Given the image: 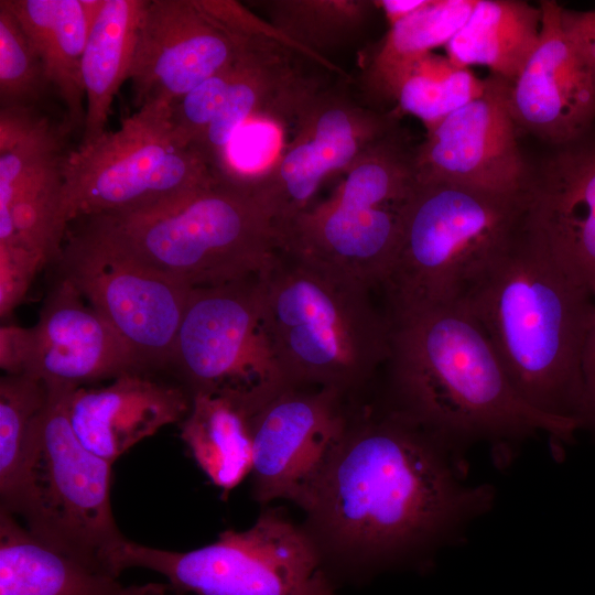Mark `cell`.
I'll use <instances>...</instances> for the list:
<instances>
[{"label": "cell", "mask_w": 595, "mask_h": 595, "mask_svg": "<svg viewBox=\"0 0 595 595\" xmlns=\"http://www.w3.org/2000/svg\"><path fill=\"white\" fill-rule=\"evenodd\" d=\"M453 450L388 411L347 430L309 508L337 542L391 555L455 536L487 510L491 487L463 482Z\"/></svg>", "instance_id": "6da1fadb"}, {"label": "cell", "mask_w": 595, "mask_h": 595, "mask_svg": "<svg viewBox=\"0 0 595 595\" xmlns=\"http://www.w3.org/2000/svg\"><path fill=\"white\" fill-rule=\"evenodd\" d=\"M459 304L486 334L522 400L582 429V359L595 293L527 216Z\"/></svg>", "instance_id": "7a4b0ae2"}, {"label": "cell", "mask_w": 595, "mask_h": 595, "mask_svg": "<svg viewBox=\"0 0 595 595\" xmlns=\"http://www.w3.org/2000/svg\"><path fill=\"white\" fill-rule=\"evenodd\" d=\"M387 370L391 412L457 451L538 432L554 446L575 425L530 407L511 386L486 334L461 304L389 312Z\"/></svg>", "instance_id": "3957f363"}, {"label": "cell", "mask_w": 595, "mask_h": 595, "mask_svg": "<svg viewBox=\"0 0 595 595\" xmlns=\"http://www.w3.org/2000/svg\"><path fill=\"white\" fill-rule=\"evenodd\" d=\"M257 278L266 328L289 387L342 393L383 366L390 320L374 304L372 289L282 248Z\"/></svg>", "instance_id": "277c9868"}, {"label": "cell", "mask_w": 595, "mask_h": 595, "mask_svg": "<svg viewBox=\"0 0 595 595\" xmlns=\"http://www.w3.org/2000/svg\"><path fill=\"white\" fill-rule=\"evenodd\" d=\"M145 264L194 289L256 277L282 248L272 206L246 178L126 213L83 218Z\"/></svg>", "instance_id": "5b68a950"}, {"label": "cell", "mask_w": 595, "mask_h": 595, "mask_svg": "<svg viewBox=\"0 0 595 595\" xmlns=\"http://www.w3.org/2000/svg\"><path fill=\"white\" fill-rule=\"evenodd\" d=\"M527 216L526 192L418 181L380 285L389 312L459 304Z\"/></svg>", "instance_id": "8992f818"}, {"label": "cell", "mask_w": 595, "mask_h": 595, "mask_svg": "<svg viewBox=\"0 0 595 595\" xmlns=\"http://www.w3.org/2000/svg\"><path fill=\"white\" fill-rule=\"evenodd\" d=\"M47 389L25 478L9 512L21 517L24 527L48 547L119 577L113 559L128 539L112 515V463L76 436L68 416L75 388Z\"/></svg>", "instance_id": "52a82bcc"}, {"label": "cell", "mask_w": 595, "mask_h": 595, "mask_svg": "<svg viewBox=\"0 0 595 595\" xmlns=\"http://www.w3.org/2000/svg\"><path fill=\"white\" fill-rule=\"evenodd\" d=\"M414 152L393 130L366 151L325 201L298 214L282 249L324 264L370 289L394 257L405 205L416 184Z\"/></svg>", "instance_id": "ba28073f"}, {"label": "cell", "mask_w": 595, "mask_h": 595, "mask_svg": "<svg viewBox=\"0 0 595 595\" xmlns=\"http://www.w3.org/2000/svg\"><path fill=\"white\" fill-rule=\"evenodd\" d=\"M63 176L69 223L145 208L223 178L197 148L176 140L170 104L160 100L142 105L119 129L68 153Z\"/></svg>", "instance_id": "9c48e42d"}, {"label": "cell", "mask_w": 595, "mask_h": 595, "mask_svg": "<svg viewBox=\"0 0 595 595\" xmlns=\"http://www.w3.org/2000/svg\"><path fill=\"white\" fill-rule=\"evenodd\" d=\"M113 567L118 575L131 567L156 572L186 595H335L311 540L277 511L186 552L128 540Z\"/></svg>", "instance_id": "30bf717a"}, {"label": "cell", "mask_w": 595, "mask_h": 595, "mask_svg": "<svg viewBox=\"0 0 595 595\" xmlns=\"http://www.w3.org/2000/svg\"><path fill=\"white\" fill-rule=\"evenodd\" d=\"M257 275L192 290L169 364L191 397H228L252 413L289 387L266 328Z\"/></svg>", "instance_id": "8fae6325"}, {"label": "cell", "mask_w": 595, "mask_h": 595, "mask_svg": "<svg viewBox=\"0 0 595 595\" xmlns=\"http://www.w3.org/2000/svg\"><path fill=\"white\" fill-rule=\"evenodd\" d=\"M57 267L145 371L169 367L192 288L84 226L65 239Z\"/></svg>", "instance_id": "7c38bea8"}, {"label": "cell", "mask_w": 595, "mask_h": 595, "mask_svg": "<svg viewBox=\"0 0 595 595\" xmlns=\"http://www.w3.org/2000/svg\"><path fill=\"white\" fill-rule=\"evenodd\" d=\"M391 116L356 101L338 86L320 87L295 119L293 139L278 159L252 176L256 190L274 209L283 228L311 206L326 176L345 172L394 130Z\"/></svg>", "instance_id": "4fadbf2b"}, {"label": "cell", "mask_w": 595, "mask_h": 595, "mask_svg": "<svg viewBox=\"0 0 595 595\" xmlns=\"http://www.w3.org/2000/svg\"><path fill=\"white\" fill-rule=\"evenodd\" d=\"M340 392L285 387L250 413L253 497L309 510L347 430Z\"/></svg>", "instance_id": "5bb4252c"}, {"label": "cell", "mask_w": 595, "mask_h": 595, "mask_svg": "<svg viewBox=\"0 0 595 595\" xmlns=\"http://www.w3.org/2000/svg\"><path fill=\"white\" fill-rule=\"evenodd\" d=\"M510 83L495 75L482 96L426 133L414 151L418 181L450 182L519 194L528 186L517 123L509 104Z\"/></svg>", "instance_id": "9a60e30c"}, {"label": "cell", "mask_w": 595, "mask_h": 595, "mask_svg": "<svg viewBox=\"0 0 595 595\" xmlns=\"http://www.w3.org/2000/svg\"><path fill=\"white\" fill-rule=\"evenodd\" d=\"M241 40L206 14L195 0H147L128 74L138 107L172 104L231 65Z\"/></svg>", "instance_id": "2e32d148"}, {"label": "cell", "mask_w": 595, "mask_h": 595, "mask_svg": "<svg viewBox=\"0 0 595 595\" xmlns=\"http://www.w3.org/2000/svg\"><path fill=\"white\" fill-rule=\"evenodd\" d=\"M145 371L113 327L58 275L31 327L25 374L47 387L79 388Z\"/></svg>", "instance_id": "e0dca14e"}, {"label": "cell", "mask_w": 595, "mask_h": 595, "mask_svg": "<svg viewBox=\"0 0 595 595\" xmlns=\"http://www.w3.org/2000/svg\"><path fill=\"white\" fill-rule=\"evenodd\" d=\"M539 7V43L510 85L509 104L518 127L561 145L595 123V83L562 26V6L543 0Z\"/></svg>", "instance_id": "ac0fdd59"}, {"label": "cell", "mask_w": 595, "mask_h": 595, "mask_svg": "<svg viewBox=\"0 0 595 595\" xmlns=\"http://www.w3.org/2000/svg\"><path fill=\"white\" fill-rule=\"evenodd\" d=\"M191 402L181 383L160 380L149 371H132L104 387L73 389L68 416L82 444L113 464L161 428L181 423Z\"/></svg>", "instance_id": "d6986e66"}, {"label": "cell", "mask_w": 595, "mask_h": 595, "mask_svg": "<svg viewBox=\"0 0 595 595\" xmlns=\"http://www.w3.org/2000/svg\"><path fill=\"white\" fill-rule=\"evenodd\" d=\"M556 147L528 183L527 221L595 293V123Z\"/></svg>", "instance_id": "ffe728a7"}, {"label": "cell", "mask_w": 595, "mask_h": 595, "mask_svg": "<svg viewBox=\"0 0 595 595\" xmlns=\"http://www.w3.org/2000/svg\"><path fill=\"white\" fill-rule=\"evenodd\" d=\"M14 14L41 58L65 108L69 132L82 130L86 100L82 58L90 33L84 0H1Z\"/></svg>", "instance_id": "44dd1931"}, {"label": "cell", "mask_w": 595, "mask_h": 595, "mask_svg": "<svg viewBox=\"0 0 595 595\" xmlns=\"http://www.w3.org/2000/svg\"><path fill=\"white\" fill-rule=\"evenodd\" d=\"M119 577L64 554L0 508V595H123Z\"/></svg>", "instance_id": "7402d4cb"}, {"label": "cell", "mask_w": 595, "mask_h": 595, "mask_svg": "<svg viewBox=\"0 0 595 595\" xmlns=\"http://www.w3.org/2000/svg\"><path fill=\"white\" fill-rule=\"evenodd\" d=\"M541 9L518 0H477L469 18L445 45L447 57L468 67L483 65L513 84L534 52Z\"/></svg>", "instance_id": "603a6c76"}, {"label": "cell", "mask_w": 595, "mask_h": 595, "mask_svg": "<svg viewBox=\"0 0 595 595\" xmlns=\"http://www.w3.org/2000/svg\"><path fill=\"white\" fill-rule=\"evenodd\" d=\"M147 0H105L82 58L86 116L80 145L105 134L115 96L128 79L137 28Z\"/></svg>", "instance_id": "cb8c5ba5"}, {"label": "cell", "mask_w": 595, "mask_h": 595, "mask_svg": "<svg viewBox=\"0 0 595 595\" xmlns=\"http://www.w3.org/2000/svg\"><path fill=\"white\" fill-rule=\"evenodd\" d=\"M249 411L235 399L198 393L181 422V439L210 482L228 491L251 474Z\"/></svg>", "instance_id": "d4e9b609"}, {"label": "cell", "mask_w": 595, "mask_h": 595, "mask_svg": "<svg viewBox=\"0 0 595 595\" xmlns=\"http://www.w3.org/2000/svg\"><path fill=\"white\" fill-rule=\"evenodd\" d=\"M64 160L0 196V242L25 247L45 266L60 260L69 224L64 202Z\"/></svg>", "instance_id": "484cf974"}, {"label": "cell", "mask_w": 595, "mask_h": 595, "mask_svg": "<svg viewBox=\"0 0 595 595\" xmlns=\"http://www.w3.org/2000/svg\"><path fill=\"white\" fill-rule=\"evenodd\" d=\"M269 24L295 51L335 69L324 53L356 40L376 1L272 0L261 2Z\"/></svg>", "instance_id": "4316f807"}, {"label": "cell", "mask_w": 595, "mask_h": 595, "mask_svg": "<svg viewBox=\"0 0 595 595\" xmlns=\"http://www.w3.org/2000/svg\"><path fill=\"white\" fill-rule=\"evenodd\" d=\"M486 79L468 67L428 53L397 72L380 89L401 112L418 117L431 131L447 116L483 95Z\"/></svg>", "instance_id": "83f0119b"}, {"label": "cell", "mask_w": 595, "mask_h": 595, "mask_svg": "<svg viewBox=\"0 0 595 595\" xmlns=\"http://www.w3.org/2000/svg\"><path fill=\"white\" fill-rule=\"evenodd\" d=\"M477 0H430L429 3L390 25L365 75L366 83L380 90L403 66L446 45L465 24Z\"/></svg>", "instance_id": "f1b7e54d"}, {"label": "cell", "mask_w": 595, "mask_h": 595, "mask_svg": "<svg viewBox=\"0 0 595 595\" xmlns=\"http://www.w3.org/2000/svg\"><path fill=\"white\" fill-rule=\"evenodd\" d=\"M47 396L46 385L30 375H4L0 379V508L8 511L20 495Z\"/></svg>", "instance_id": "f546056e"}, {"label": "cell", "mask_w": 595, "mask_h": 595, "mask_svg": "<svg viewBox=\"0 0 595 595\" xmlns=\"http://www.w3.org/2000/svg\"><path fill=\"white\" fill-rule=\"evenodd\" d=\"M51 90L43 63L29 36L0 1V109H39Z\"/></svg>", "instance_id": "4dcf8cb0"}, {"label": "cell", "mask_w": 595, "mask_h": 595, "mask_svg": "<svg viewBox=\"0 0 595 595\" xmlns=\"http://www.w3.org/2000/svg\"><path fill=\"white\" fill-rule=\"evenodd\" d=\"M236 61L170 104L172 131L182 145L199 148L225 101L236 73Z\"/></svg>", "instance_id": "1f68e13d"}, {"label": "cell", "mask_w": 595, "mask_h": 595, "mask_svg": "<svg viewBox=\"0 0 595 595\" xmlns=\"http://www.w3.org/2000/svg\"><path fill=\"white\" fill-rule=\"evenodd\" d=\"M68 133L64 121L56 125L46 118L10 151L0 154V196L26 177L62 162L67 155L63 149Z\"/></svg>", "instance_id": "d6a6232c"}, {"label": "cell", "mask_w": 595, "mask_h": 595, "mask_svg": "<svg viewBox=\"0 0 595 595\" xmlns=\"http://www.w3.org/2000/svg\"><path fill=\"white\" fill-rule=\"evenodd\" d=\"M45 264L31 250L0 244V316L8 318L25 299L35 275Z\"/></svg>", "instance_id": "836d02e7"}, {"label": "cell", "mask_w": 595, "mask_h": 595, "mask_svg": "<svg viewBox=\"0 0 595 595\" xmlns=\"http://www.w3.org/2000/svg\"><path fill=\"white\" fill-rule=\"evenodd\" d=\"M561 22L595 83V8L576 11L562 7Z\"/></svg>", "instance_id": "e575fe53"}, {"label": "cell", "mask_w": 595, "mask_h": 595, "mask_svg": "<svg viewBox=\"0 0 595 595\" xmlns=\"http://www.w3.org/2000/svg\"><path fill=\"white\" fill-rule=\"evenodd\" d=\"M31 345V327L6 323L0 328V366L4 375L25 374Z\"/></svg>", "instance_id": "d590c367"}, {"label": "cell", "mask_w": 595, "mask_h": 595, "mask_svg": "<svg viewBox=\"0 0 595 595\" xmlns=\"http://www.w3.org/2000/svg\"><path fill=\"white\" fill-rule=\"evenodd\" d=\"M46 118L37 108L11 107L0 109V154L10 151Z\"/></svg>", "instance_id": "8d00e7d4"}, {"label": "cell", "mask_w": 595, "mask_h": 595, "mask_svg": "<svg viewBox=\"0 0 595 595\" xmlns=\"http://www.w3.org/2000/svg\"><path fill=\"white\" fill-rule=\"evenodd\" d=\"M583 428L595 434V312L587 334L583 359Z\"/></svg>", "instance_id": "74e56055"}, {"label": "cell", "mask_w": 595, "mask_h": 595, "mask_svg": "<svg viewBox=\"0 0 595 595\" xmlns=\"http://www.w3.org/2000/svg\"><path fill=\"white\" fill-rule=\"evenodd\" d=\"M430 0H380L377 7L385 12L390 25L425 7Z\"/></svg>", "instance_id": "f35d334b"}, {"label": "cell", "mask_w": 595, "mask_h": 595, "mask_svg": "<svg viewBox=\"0 0 595 595\" xmlns=\"http://www.w3.org/2000/svg\"><path fill=\"white\" fill-rule=\"evenodd\" d=\"M125 595H186L175 588L169 583H148L142 585L126 586Z\"/></svg>", "instance_id": "ab89813d"}]
</instances>
